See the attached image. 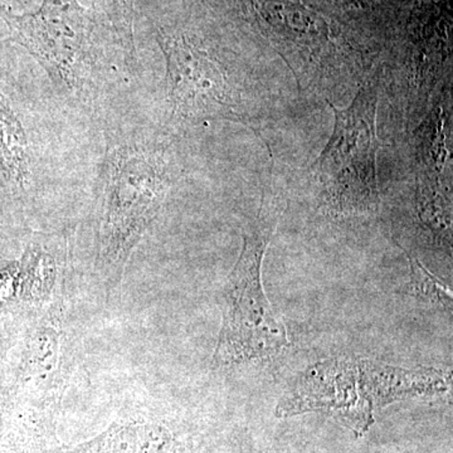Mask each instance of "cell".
Instances as JSON below:
<instances>
[{"label":"cell","instance_id":"cell-5","mask_svg":"<svg viewBox=\"0 0 453 453\" xmlns=\"http://www.w3.org/2000/svg\"><path fill=\"white\" fill-rule=\"evenodd\" d=\"M168 189L162 164L142 151H124L112 168L103 250L118 264L129 255Z\"/></svg>","mask_w":453,"mask_h":453},{"label":"cell","instance_id":"cell-9","mask_svg":"<svg viewBox=\"0 0 453 453\" xmlns=\"http://www.w3.org/2000/svg\"><path fill=\"white\" fill-rule=\"evenodd\" d=\"M408 259H410L411 280L404 288V294L428 301L434 305L443 306L445 309H451L452 291L449 290V286L432 275L418 258L408 256Z\"/></svg>","mask_w":453,"mask_h":453},{"label":"cell","instance_id":"cell-8","mask_svg":"<svg viewBox=\"0 0 453 453\" xmlns=\"http://www.w3.org/2000/svg\"><path fill=\"white\" fill-rule=\"evenodd\" d=\"M256 9L266 23L279 32L294 37L319 35V20L309 12L281 0H257Z\"/></svg>","mask_w":453,"mask_h":453},{"label":"cell","instance_id":"cell-2","mask_svg":"<svg viewBox=\"0 0 453 453\" xmlns=\"http://www.w3.org/2000/svg\"><path fill=\"white\" fill-rule=\"evenodd\" d=\"M275 226L265 193L258 216L243 234L242 251L223 290L216 365L268 359L290 347L285 324L273 311L262 285V262Z\"/></svg>","mask_w":453,"mask_h":453},{"label":"cell","instance_id":"cell-7","mask_svg":"<svg viewBox=\"0 0 453 453\" xmlns=\"http://www.w3.org/2000/svg\"><path fill=\"white\" fill-rule=\"evenodd\" d=\"M183 443L165 423L121 419L65 453H183Z\"/></svg>","mask_w":453,"mask_h":453},{"label":"cell","instance_id":"cell-3","mask_svg":"<svg viewBox=\"0 0 453 453\" xmlns=\"http://www.w3.org/2000/svg\"><path fill=\"white\" fill-rule=\"evenodd\" d=\"M380 73H375L345 109L332 105L334 129L316 160L327 210L357 214L380 203L377 172V106Z\"/></svg>","mask_w":453,"mask_h":453},{"label":"cell","instance_id":"cell-4","mask_svg":"<svg viewBox=\"0 0 453 453\" xmlns=\"http://www.w3.org/2000/svg\"><path fill=\"white\" fill-rule=\"evenodd\" d=\"M166 61V98L173 122L240 121L247 118L240 92L222 67L186 37L159 35Z\"/></svg>","mask_w":453,"mask_h":453},{"label":"cell","instance_id":"cell-1","mask_svg":"<svg viewBox=\"0 0 453 453\" xmlns=\"http://www.w3.org/2000/svg\"><path fill=\"white\" fill-rule=\"evenodd\" d=\"M449 377L436 369H404L357 357L310 366L276 407L280 418L318 412L332 416L357 437L374 425V412L395 402L442 395Z\"/></svg>","mask_w":453,"mask_h":453},{"label":"cell","instance_id":"cell-6","mask_svg":"<svg viewBox=\"0 0 453 453\" xmlns=\"http://www.w3.org/2000/svg\"><path fill=\"white\" fill-rule=\"evenodd\" d=\"M14 38L65 85H76L83 71L89 20L77 0H43L35 13H12L0 5Z\"/></svg>","mask_w":453,"mask_h":453}]
</instances>
